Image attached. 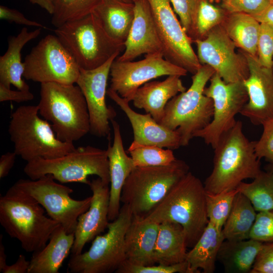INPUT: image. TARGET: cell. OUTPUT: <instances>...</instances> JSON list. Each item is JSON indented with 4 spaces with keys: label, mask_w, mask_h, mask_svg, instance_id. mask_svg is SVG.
<instances>
[{
    "label": "cell",
    "mask_w": 273,
    "mask_h": 273,
    "mask_svg": "<svg viewBox=\"0 0 273 273\" xmlns=\"http://www.w3.org/2000/svg\"><path fill=\"white\" fill-rule=\"evenodd\" d=\"M255 144V141L246 137L242 122L237 120L213 149L212 170L204 183L207 193L214 194L235 190L244 180L254 179L260 173Z\"/></svg>",
    "instance_id": "cell-1"
},
{
    "label": "cell",
    "mask_w": 273,
    "mask_h": 273,
    "mask_svg": "<svg viewBox=\"0 0 273 273\" xmlns=\"http://www.w3.org/2000/svg\"><path fill=\"white\" fill-rule=\"evenodd\" d=\"M143 219L148 222L172 221L180 224L186 235L187 247L192 248L209 222L204 184L188 172Z\"/></svg>",
    "instance_id": "cell-2"
},
{
    "label": "cell",
    "mask_w": 273,
    "mask_h": 273,
    "mask_svg": "<svg viewBox=\"0 0 273 273\" xmlns=\"http://www.w3.org/2000/svg\"><path fill=\"white\" fill-rule=\"evenodd\" d=\"M44 210L34 198L14 185L0 197V223L27 252L43 248L61 225L47 217Z\"/></svg>",
    "instance_id": "cell-3"
},
{
    "label": "cell",
    "mask_w": 273,
    "mask_h": 273,
    "mask_svg": "<svg viewBox=\"0 0 273 273\" xmlns=\"http://www.w3.org/2000/svg\"><path fill=\"white\" fill-rule=\"evenodd\" d=\"M39 114L51 125L61 141H77L90 131L89 116L85 98L74 84L40 83Z\"/></svg>",
    "instance_id": "cell-4"
},
{
    "label": "cell",
    "mask_w": 273,
    "mask_h": 273,
    "mask_svg": "<svg viewBox=\"0 0 273 273\" xmlns=\"http://www.w3.org/2000/svg\"><path fill=\"white\" fill-rule=\"evenodd\" d=\"M210 66L202 65L192 77L188 89L180 93L167 103L160 124L176 130L181 139V146H187L193 134L206 126L212 119V100L204 94L207 83L214 74Z\"/></svg>",
    "instance_id": "cell-5"
},
{
    "label": "cell",
    "mask_w": 273,
    "mask_h": 273,
    "mask_svg": "<svg viewBox=\"0 0 273 273\" xmlns=\"http://www.w3.org/2000/svg\"><path fill=\"white\" fill-rule=\"evenodd\" d=\"M38 114L37 105L21 106L11 114L8 132L17 155L28 162L60 157L76 148L73 143L59 140L51 124Z\"/></svg>",
    "instance_id": "cell-6"
},
{
    "label": "cell",
    "mask_w": 273,
    "mask_h": 273,
    "mask_svg": "<svg viewBox=\"0 0 273 273\" xmlns=\"http://www.w3.org/2000/svg\"><path fill=\"white\" fill-rule=\"evenodd\" d=\"M189 169L185 161L177 159L166 165L135 167L124 184L121 202L133 215L145 217Z\"/></svg>",
    "instance_id": "cell-7"
},
{
    "label": "cell",
    "mask_w": 273,
    "mask_h": 273,
    "mask_svg": "<svg viewBox=\"0 0 273 273\" xmlns=\"http://www.w3.org/2000/svg\"><path fill=\"white\" fill-rule=\"evenodd\" d=\"M55 35L74 57L80 68H96L115 55L124 44L111 38L94 12L56 28Z\"/></svg>",
    "instance_id": "cell-8"
},
{
    "label": "cell",
    "mask_w": 273,
    "mask_h": 273,
    "mask_svg": "<svg viewBox=\"0 0 273 273\" xmlns=\"http://www.w3.org/2000/svg\"><path fill=\"white\" fill-rule=\"evenodd\" d=\"M24 172L33 180L50 174L61 183H80L89 186L88 176L96 175L105 183H110L107 150L90 146L76 148L56 158L35 159L27 162Z\"/></svg>",
    "instance_id": "cell-9"
},
{
    "label": "cell",
    "mask_w": 273,
    "mask_h": 273,
    "mask_svg": "<svg viewBox=\"0 0 273 273\" xmlns=\"http://www.w3.org/2000/svg\"><path fill=\"white\" fill-rule=\"evenodd\" d=\"M132 217L129 207L123 204L118 217L109 222L106 233L97 236L87 251L71 255L67 265L68 272H116L126 261L125 236Z\"/></svg>",
    "instance_id": "cell-10"
},
{
    "label": "cell",
    "mask_w": 273,
    "mask_h": 273,
    "mask_svg": "<svg viewBox=\"0 0 273 273\" xmlns=\"http://www.w3.org/2000/svg\"><path fill=\"white\" fill-rule=\"evenodd\" d=\"M23 77L42 83H76L80 73L77 61L56 35L41 39L25 57Z\"/></svg>",
    "instance_id": "cell-11"
},
{
    "label": "cell",
    "mask_w": 273,
    "mask_h": 273,
    "mask_svg": "<svg viewBox=\"0 0 273 273\" xmlns=\"http://www.w3.org/2000/svg\"><path fill=\"white\" fill-rule=\"evenodd\" d=\"M34 198L48 216L59 223L68 234L74 233L78 218L89 207L92 196L75 200L73 190L59 184L50 174L37 179H20L14 184Z\"/></svg>",
    "instance_id": "cell-12"
},
{
    "label": "cell",
    "mask_w": 273,
    "mask_h": 273,
    "mask_svg": "<svg viewBox=\"0 0 273 273\" xmlns=\"http://www.w3.org/2000/svg\"><path fill=\"white\" fill-rule=\"evenodd\" d=\"M204 94L212 100L213 114L210 123L196 132L193 138H202L214 149L221 136L235 124L236 115L248 101L243 81L226 83L216 73L210 79Z\"/></svg>",
    "instance_id": "cell-13"
},
{
    "label": "cell",
    "mask_w": 273,
    "mask_h": 273,
    "mask_svg": "<svg viewBox=\"0 0 273 273\" xmlns=\"http://www.w3.org/2000/svg\"><path fill=\"white\" fill-rule=\"evenodd\" d=\"M162 42L165 59L193 75L202 65L193 41L176 16L170 0H147Z\"/></svg>",
    "instance_id": "cell-14"
},
{
    "label": "cell",
    "mask_w": 273,
    "mask_h": 273,
    "mask_svg": "<svg viewBox=\"0 0 273 273\" xmlns=\"http://www.w3.org/2000/svg\"><path fill=\"white\" fill-rule=\"evenodd\" d=\"M193 42L201 64L212 67L225 82L243 81L248 77L247 58L241 50L236 52V46L221 24L210 30L204 38Z\"/></svg>",
    "instance_id": "cell-15"
},
{
    "label": "cell",
    "mask_w": 273,
    "mask_h": 273,
    "mask_svg": "<svg viewBox=\"0 0 273 273\" xmlns=\"http://www.w3.org/2000/svg\"><path fill=\"white\" fill-rule=\"evenodd\" d=\"M188 71L165 59L163 54L146 55L138 61L112 63L110 88L120 97L132 101L138 88L150 80L163 76H186Z\"/></svg>",
    "instance_id": "cell-16"
},
{
    "label": "cell",
    "mask_w": 273,
    "mask_h": 273,
    "mask_svg": "<svg viewBox=\"0 0 273 273\" xmlns=\"http://www.w3.org/2000/svg\"><path fill=\"white\" fill-rule=\"evenodd\" d=\"M115 55L101 66L93 69L80 68L76 84L86 102L90 121L89 132L99 138L109 136L110 121L116 116L114 109L106 102L107 86L110 68L118 57Z\"/></svg>",
    "instance_id": "cell-17"
},
{
    "label": "cell",
    "mask_w": 273,
    "mask_h": 273,
    "mask_svg": "<svg viewBox=\"0 0 273 273\" xmlns=\"http://www.w3.org/2000/svg\"><path fill=\"white\" fill-rule=\"evenodd\" d=\"M242 52L249 71L243 81L248 100L240 113L254 125H261L273 118V72L271 68L260 64L256 57Z\"/></svg>",
    "instance_id": "cell-18"
},
{
    "label": "cell",
    "mask_w": 273,
    "mask_h": 273,
    "mask_svg": "<svg viewBox=\"0 0 273 273\" xmlns=\"http://www.w3.org/2000/svg\"><path fill=\"white\" fill-rule=\"evenodd\" d=\"M88 186L92 192L91 203L88 209L78 218L71 255L81 253L85 244L104 232L109 223V184L98 177L90 181Z\"/></svg>",
    "instance_id": "cell-19"
},
{
    "label": "cell",
    "mask_w": 273,
    "mask_h": 273,
    "mask_svg": "<svg viewBox=\"0 0 273 273\" xmlns=\"http://www.w3.org/2000/svg\"><path fill=\"white\" fill-rule=\"evenodd\" d=\"M134 18L124 42L123 54L117 57L119 61H132L143 55L163 54V49L147 0L134 3Z\"/></svg>",
    "instance_id": "cell-20"
},
{
    "label": "cell",
    "mask_w": 273,
    "mask_h": 273,
    "mask_svg": "<svg viewBox=\"0 0 273 273\" xmlns=\"http://www.w3.org/2000/svg\"><path fill=\"white\" fill-rule=\"evenodd\" d=\"M107 95L124 112L133 132V142L140 145H154L171 150L181 146V139L176 130L169 129L158 123L149 113L134 111L129 102L109 88Z\"/></svg>",
    "instance_id": "cell-21"
},
{
    "label": "cell",
    "mask_w": 273,
    "mask_h": 273,
    "mask_svg": "<svg viewBox=\"0 0 273 273\" xmlns=\"http://www.w3.org/2000/svg\"><path fill=\"white\" fill-rule=\"evenodd\" d=\"M114 133L113 144L107 149L110 177V202L108 218L116 219L120 210V198L124 184L135 167L133 161L126 153L123 145L119 124L114 119L111 121Z\"/></svg>",
    "instance_id": "cell-22"
},
{
    "label": "cell",
    "mask_w": 273,
    "mask_h": 273,
    "mask_svg": "<svg viewBox=\"0 0 273 273\" xmlns=\"http://www.w3.org/2000/svg\"><path fill=\"white\" fill-rule=\"evenodd\" d=\"M186 89L180 76L169 75L163 81H149L140 87L132 100L133 104L135 107L150 114L160 123L168 101Z\"/></svg>",
    "instance_id": "cell-23"
},
{
    "label": "cell",
    "mask_w": 273,
    "mask_h": 273,
    "mask_svg": "<svg viewBox=\"0 0 273 273\" xmlns=\"http://www.w3.org/2000/svg\"><path fill=\"white\" fill-rule=\"evenodd\" d=\"M159 228V223L133 215L125 236L126 261L143 266L155 264L153 254Z\"/></svg>",
    "instance_id": "cell-24"
},
{
    "label": "cell",
    "mask_w": 273,
    "mask_h": 273,
    "mask_svg": "<svg viewBox=\"0 0 273 273\" xmlns=\"http://www.w3.org/2000/svg\"><path fill=\"white\" fill-rule=\"evenodd\" d=\"M41 29L28 31L27 28L23 27L16 36L9 37L7 50L0 57V83L9 88L13 85L19 90H29V86L22 78L24 66L21 52L27 43L40 35Z\"/></svg>",
    "instance_id": "cell-25"
},
{
    "label": "cell",
    "mask_w": 273,
    "mask_h": 273,
    "mask_svg": "<svg viewBox=\"0 0 273 273\" xmlns=\"http://www.w3.org/2000/svg\"><path fill=\"white\" fill-rule=\"evenodd\" d=\"M74 233L68 234L60 225L52 234L47 245L33 253L28 273H58L71 251Z\"/></svg>",
    "instance_id": "cell-26"
},
{
    "label": "cell",
    "mask_w": 273,
    "mask_h": 273,
    "mask_svg": "<svg viewBox=\"0 0 273 273\" xmlns=\"http://www.w3.org/2000/svg\"><path fill=\"white\" fill-rule=\"evenodd\" d=\"M93 12L108 34L124 44L134 18V3L122 0H101Z\"/></svg>",
    "instance_id": "cell-27"
},
{
    "label": "cell",
    "mask_w": 273,
    "mask_h": 273,
    "mask_svg": "<svg viewBox=\"0 0 273 273\" xmlns=\"http://www.w3.org/2000/svg\"><path fill=\"white\" fill-rule=\"evenodd\" d=\"M187 238L182 226L176 222L159 224L153 258L155 264L169 265L186 260Z\"/></svg>",
    "instance_id": "cell-28"
},
{
    "label": "cell",
    "mask_w": 273,
    "mask_h": 273,
    "mask_svg": "<svg viewBox=\"0 0 273 273\" xmlns=\"http://www.w3.org/2000/svg\"><path fill=\"white\" fill-rule=\"evenodd\" d=\"M224 238L222 231L219 230L209 221L200 238L187 252L186 261L188 273H213L218 250Z\"/></svg>",
    "instance_id": "cell-29"
},
{
    "label": "cell",
    "mask_w": 273,
    "mask_h": 273,
    "mask_svg": "<svg viewBox=\"0 0 273 273\" xmlns=\"http://www.w3.org/2000/svg\"><path fill=\"white\" fill-rule=\"evenodd\" d=\"M262 243L252 239L224 240L218 250L217 260L223 265L225 272L250 273Z\"/></svg>",
    "instance_id": "cell-30"
},
{
    "label": "cell",
    "mask_w": 273,
    "mask_h": 273,
    "mask_svg": "<svg viewBox=\"0 0 273 273\" xmlns=\"http://www.w3.org/2000/svg\"><path fill=\"white\" fill-rule=\"evenodd\" d=\"M221 25L237 48L257 58L260 23L254 17L245 13H228Z\"/></svg>",
    "instance_id": "cell-31"
},
{
    "label": "cell",
    "mask_w": 273,
    "mask_h": 273,
    "mask_svg": "<svg viewBox=\"0 0 273 273\" xmlns=\"http://www.w3.org/2000/svg\"><path fill=\"white\" fill-rule=\"evenodd\" d=\"M256 211L249 200L238 191L222 230L224 240L238 241L249 239L256 217Z\"/></svg>",
    "instance_id": "cell-32"
},
{
    "label": "cell",
    "mask_w": 273,
    "mask_h": 273,
    "mask_svg": "<svg viewBox=\"0 0 273 273\" xmlns=\"http://www.w3.org/2000/svg\"><path fill=\"white\" fill-rule=\"evenodd\" d=\"M250 183L242 182L237 190L251 202L256 211L273 209V173L261 171Z\"/></svg>",
    "instance_id": "cell-33"
},
{
    "label": "cell",
    "mask_w": 273,
    "mask_h": 273,
    "mask_svg": "<svg viewBox=\"0 0 273 273\" xmlns=\"http://www.w3.org/2000/svg\"><path fill=\"white\" fill-rule=\"evenodd\" d=\"M101 0H54L52 24L56 28L93 12Z\"/></svg>",
    "instance_id": "cell-34"
},
{
    "label": "cell",
    "mask_w": 273,
    "mask_h": 273,
    "mask_svg": "<svg viewBox=\"0 0 273 273\" xmlns=\"http://www.w3.org/2000/svg\"><path fill=\"white\" fill-rule=\"evenodd\" d=\"M127 151L135 167L166 165L176 159L171 149H164L154 145H140L133 142Z\"/></svg>",
    "instance_id": "cell-35"
},
{
    "label": "cell",
    "mask_w": 273,
    "mask_h": 273,
    "mask_svg": "<svg viewBox=\"0 0 273 273\" xmlns=\"http://www.w3.org/2000/svg\"><path fill=\"white\" fill-rule=\"evenodd\" d=\"M237 189L217 194L206 192V207L209 221L219 230L223 226L231 211Z\"/></svg>",
    "instance_id": "cell-36"
},
{
    "label": "cell",
    "mask_w": 273,
    "mask_h": 273,
    "mask_svg": "<svg viewBox=\"0 0 273 273\" xmlns=\"http://www.w3.org/2000/svg\"><path fill=\"white\" fill-rule=\"evenodd\" d=\"M228 12L208 0H199L196 19L197 39L204 38L212 28L221 24Z\"/></svg>",
    "instance_id": "cell-37"
},
{
    "label": "cell",
    "mask_w": 273,
    "mask_h": 273,
    "mask_svg": "<svg viewBox=\"0 0 273 273\" xmlns=\"http://www.w3.org/2000/svg\"><path fill=\"white\" fill-rule=\"evenodd\" d=\"M180 23L193 42L197 39V12L199 0H170Z\"/></svg>",
    "instance_id": "cell-38"
},
{
    "label": "cell",
    "mask_w": 273,
    "mask_h": 273,
    "mask_svg": "<svg viewBox=\"0 0 273 273\" xmlns=\"http://www.w3.org/2000/svg\"><path fill=\"white\" fill-rule=\"evenodd\" d=\"M116 273H188L186 260L179 263L165 265L157 264L143 266L125 261L115 272Z\"/></svg>",
    "instance_id": "cell-39"
},
{
    "label": "cell",
    "mask_w": 273,
    "mask_h": 273,
    "mask_svg": "<svg viewBox=\"0 0 273 273\" xmlns=\"http://www.w3.org/2000/svg\"><path fill=\"white\" fill-rule=\"evenodd\" d=\"M257 59L262 66L271 68L273 64V28L260 23Z\"/></svg>",
    "instance_id": "cell-40"
},
{
    "label": "cell",
    "mask_w": 273,
    "mask_h": 273,
    "mask_svg": "<svg viewBox=\"0 0 273 273\" xmlns=\"http://www.w3.org/2000/svg\"><path fill=\"white\" fill-rule=\"evenodd\" d=\"M249 239L262 243L273 242V209L258 212Z\"/></svg>",
    "instance_id": "cell-41"
},
{
    "label": "cell",
    "mask_w": 273,
    "mask_h": 273,
    "mask_svg": "<svg viewBox=\"0 0 273 273\" xmlns=\"http://www.w3.org/2000/svg\"><path fill=\"white\" fill-rule=\"evenodd\" d=\"M222 8L229 13H245L251 15L263 10L270 0H220Z\"/></svg>",
    "instance_id": "cell-42"
},
{
    "label": "cell",
    "mask_w": 273,
    "mask_h": 273,
    "mask_svg": "<svg viewBox=\"0 0 273 273\" xmlns=\"http://www.w3.org/2000/svg\"><path fill=\"white\" fill-rule=\"evenodd\" d=\"M263 132L257 141H255V152L257 158L273 162V118L264 121L262 124Z\"/></svg>",
    "instance_id": "cell-43"
},
{
    "label": "cell",
    "mask_w": 273,
    "mask_h": 273,
    "mask_svg": "<svg viewBox=\"0 0 273 273\" xmlns=\"http://www.w3.org/2000/svg\"><path fill=\"white\" fill-rule=\"evenodd\" d=\"M250 273H273V242L262 243Z\"/></svg>",
    "instance_id": "cell-44"
},
{
    "label": "cell",
    "mask_w": 273,
    "mask_h": 273,
    "mask_svg": "<svg viewBox=\"0 0 273 273\" xmlns=\"http://www.w3.org/2000/svg\"><path fill=\"white\" fill-rule=\"evenodd\" d=\"M0 18L18 24L47 28L41 23L27 19L19 11L4 6H0Z\"/></svg>",
    "instance_id": "cell-45"
},
{
    "label": "cell",
    "mask_w": 273,
    "mask_h": 273,
    "mask_svg": "<svg viewBox=\"0 0 273 273\" xmlns=\"http://www.w3.org/2000/svg\"><path fill=\"white\" fill-rule=\"evenodd\" d=\"M33 94L28 90H14L0 83V102L14 101L17 103L33 100Z\"/></svg>",
    "instance_id": "cell-46"
},
{
    "label": "cell",
    "mask_w": 273,
    "mask_h": 273,
    "mask_svg": "<svg viewBox=\"0 0 273 273\" xmlns=\"http://www.w3.org/2000/svg\"><path fill=\"white\" fill-rule=\"evenodd\" d=\"M29 261L23 254H20L16 261L11 265H7L2 270L3 273H28Z\"/></svg>",
    "instance_id": "cell-47"
},
{
    "label": "cell",
    "mask_w": 273,
    "mask_h": 273,
    "mask_svg": "<svg viewBox=\"0 0 273 273\" xmlns=\"http://www.w3.org/2000/svg\"><path fill=\"white\" fill-rule=\"evenodd\" d=\"M17 154L13 152H7L0 158V178L7 176L15 162Z\"/></svg>",
    "instance_id": "cell-48"
},
{
    "label": "cell",
    "mask_w": 273,
    "mask_h": 273,
    "mask_svg": "<svg viewBox=\"0 0 273 273\" xmlns=\"http://www.w3.org/2000/svg\"><path fill=\"white\" fill-rule=\"evenodd\" d=\"M252 16L259 22L266 24L273 28V0H270L268 5L261 12Z\"/></svg>",
    "instance_id": "cell-49"
},
{
    "label": "cell",
    "mask_w": 273,
    "mask_h": 273,
    "mask_svg": "<svg viewBox=\"0 0 273 273\" xmlns=\"http://www.w3.org/2000/svg\"><path fill=\"white\" fill-rule=\"evenodd\" d=\"M29 1L33 4L38 5L49 14H53L54 0H29Z\"/></svg>",
    "instance_id": "cell-50"
},
{
    "label": "cell",
    "mask_w": 273,
    "mask_h": 273,
    "mask_svg": "<svg viewBox=\"0 0 273 273\" xmlns=\"http://www.w3.org/2000/svg\"><path fill=\"white\" fill-rule=\"evenodd\" d=\"M3 235L0 236V272L8 265L5 246L3 243Z\"/></svg>",
    "instance_id": "cell-51"
},
{
    "label": "cell",
    "mask_w": 273,
    "mask_h": 273,
    "mask_svg": "<svg viewBox=\"0 0 273 273\" xmlns=\"http://www.w3.org/2000/svg\"><path fill=\"white\" fill-rule=\"evenodd\" d=\"M270 171L273 173V162L271 163V169Z\"/></svg>",
    "instance_id": "cell-52"
},
{
    "label": "cell",
    "mask_w": 273,
    "mask_h": 273,
    "mask_svg": "<svg viewBox=\"0 0 273 273\" xmlns=\"http://www.w3.org/2000/svg\"><path fill=\"white\" fill-rule=\"evenodd\" d=\"M122 1H123L124 2H132L131 0H122Z\"/></svg>",
    "instance_id": "cell-53"
},
{
    "label": "cell",
    "mask_w": 273,
    "mask_h": 273,
    "mask_svg": "<svg viewBox=\"0 0 273 273\" xmlns=\"http://www.w3.org/2000/svg\"><path fill=\"white\" fill-rule=\"evenodd\" d=\"M132 2H134L135 1H136V0H131Z\"/></svg>",
    "instance_id": "cell-54"
},
{
    "label": "cell",
    "mask_w": 273,
    "mask_h": 273,
    "mask_svg": "<svg viewBox=\"0 0 273 273\" xmlns=\"http://www.w3.org/2000/svg\"><path fill=\"white\" fill-rule=\"evenodd\" d=\"M271 69H272V72H273V64H272V66Z\"/></svg>",
    "instance_id": "cell-55"
}]
</instances>
